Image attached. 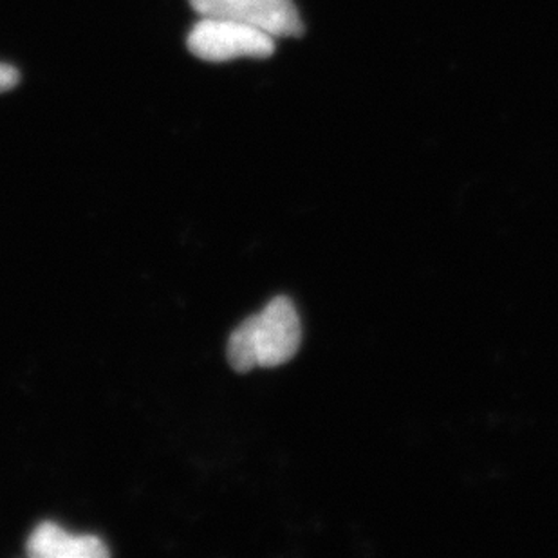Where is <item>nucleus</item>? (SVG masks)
Here are the masks:
<instances>
[{"label":"nucleus","instance_id":"obj_1","mask_svg":"<svg viewBox=\"0 0 558 558\" xmlns=\"http://www.w3.org/2000/svg\"><path fill=\"white\" fill-rule=\"evenodd\" d=\"M301 318L288 296H277L257 315L250 316L228 340V360L233 369L279 367L301 348Z\"/></svg>","mask_w":558,"mask_h":558},{"label":"nucleus","instance_id":"obj_2","mask_svg":"<svg viewBox=\"0 0 558 558\" xmlns=\"http://www.w3.org/2000/svg\"><path fill=\"white\" fill-rule=\"evenodd\" d=\"M190 53L205 62L235 59H268L275 51V38L241 22L201 16L186 38Z\"/></svg>","mask_w":558,"mask_h":558},{"label":"nucleus","instance_id":"obj_3","mask_svg":"<svg viewBox=\"0 0 558 558\" xmlns=\"http://www.w3.org/2000/svg\"><path fill=\"white\" fill-rule=\"evenodd\" d=\"M201 16L241 22L274 38L299 37L304 32L293 0H190Z\"/></svg>","mask_w":558,"mask_h":558},{"label":"nucleus","instance_id":"obj_4","mask_svg":"<svg viewBox=\"0 0 558 558\" xmlns=\"http://www.w3.org/2000/svg\"><path fill=\"white\" fill-rule=\"evenodd\" d=\"M26 551L35 558H104L109 549L95 535H73L54 522H43L27 538Z\"/></svg>","mask_w":558,"mask_h":558},{"label":"nucleus","instance_id":"obj_5","mask_svg":"<svg viewBox=\"0 0 558 558\" xmlns=\"http://www.w3.org/2000/svg\"><path fill=\"white\" fill-rule=\"evenodd\" d=\"M21 80V74L15 68H11L8 63H0V93L13 89Z\"/></svg>","mask_w":558,"mask_h":558}]
</instances>
